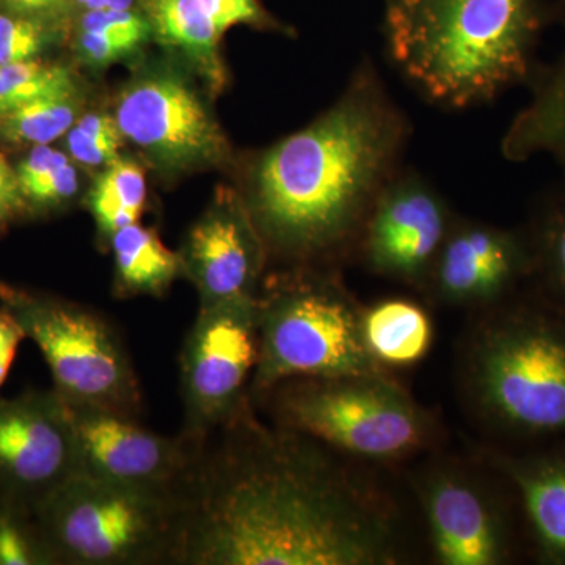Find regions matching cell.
Wrapping results in <instances>:
<instances>
[{
    "mask_svg": "<svg viewBox=\"0 0 565 565\" xmlns=\"http://www.w3.org/2000/svg\"><path fill=\"white\" fill-rule=\"evenodd\" d=\"M139 46V43L126 39V36L99 31H84V29H81L79 39H77V50H79L82 58L96 66L109 65Z\"/></svg>",
    "mask_w": 565,
    "mask_h": 565,
    "instance_id": "1f68e13d",
    "label": "cell"
},
{
    "mask_svg": "<svg viewBox=\"0 0 565 565\" xmlns=\"http://www.w3.org/2000/svg\"><path fill=\"white\" fill-rule=\"evenodd\" d=\"M66 162H70V159L62 151L54 150L47 145H36L17 170L22 195Z\"/></svg>",
    "mask_w": 565,
    "mask_h": 565,
    "instance_id": "d6a6232c",
    "label": "cell"
},
{
    "mask_svg": "<svg viewBox=\"0 0 565 565\" xmlns=\"http://www.w3.org/2000/svg\"><path fill=\"white\" fill-rule=\"evenodd\" d=\"M122 134L115 117L88 114L74 122L66 137L70 154L84 166H103L118 159Z\"/></svg>",
    "mask_w": 565,
    "mask_h": 565,
    "instance_id": "4316f807",
    "label": "cell"
},
{
    "mask_svg": "<svg viewBox=\"0 0 565 565\" xmlns=\"http://www.w3.org/2000/svg\"><path fill=\"white\" fill-rule=\"evenodd\" d=\"M533 273L527 237L487 223L455 221L426 281L449 305L489 303Z\"/></svg>",
    "mask_w": 565,
    "mask_h": 565,
    "instance_id": "9a60e30c",
    "label": "cell"
},
{
    "mask_svg": "<svg viewBox=\"0 0 565 565\" xmlns=\"http://www.w3.org/2000/svg\"><path fill=\"white\" fill-rule=\"evenodd\" d=\"M25 210H28V203L22 195L17 170L11 169L10 163L0 152V233Z\"/></svg>",
    "mask_w": 565,
    "mask_h": 565,
    "instance_id": "836d02e7",
    "label": "cell"
},
{
    "mask_svg": "<svg viewBox=\"0 0 565 565\" xmlns=\"http://www.w3.org/2000/svg\"><path fill=\"white\" fill-rule=\"evenodd\" d=\"M267 393L281 427L362 459H399L433 435L429 415L384 373L294 377Z\"/></svg>",
    "mask_w": 565,
    "mask_h": 565,
    "instance_id": "8992f818",
    "label": "cell"
},
{
    "mask_svg": "<svg viewBox=\"0 0 565 565\" xmlns=\"http://www.w3.org/2000/svg\"><path fill=\"white\" fill-rule=\"evenodd\" d=\"M76 85L41 96L0 117V140L11 145H50L68 134L79 117Z\"/></svg>",
    "mask_w": 565,
    "mask_h": 565,
    "instance_id": "7402d4cb",
    "label": "cell"
},
{
    "mask_svg": "<svg viewBox=\"0 0 565 565\" xmlns=\"http://www.w3.org/2000/svg\"><path fill=\"white\" fill-rule=\"evenodd\" d=\"M203 441L182 494V565H388L401 559L384 501L319 441L253 418Z\"/></svg>",
    "mask_w": 565,
    "mask_h": 565,
    "instance_id": "6da1fadb",
    "label": "cell"
},
{
    "mask_svg": "<svg viewBox=\"0 0 565 565\" xmlns=\"http://www.w3.org/2000/svg\"><path fill=\"white\" fill-rule=\"evenodd\" d=\"M115 120L122 137L163 166L222 161L228 143L191 85L172 73L151 74L122 90Z\"/></svg>",
    "mask_w": 565,
    "mask_h": 565,
    "instance_id": "7c38bea8",
    "label": "cell"
},
{
    "mask_svg": "<svg viewBox=\"0 0 565 565\" xmlns=\"http://www.w3.org/2000/svg\"><path fill=\"white\" fill-rule=\"evenodd\" d=\"M258 359L256 297L199 307L180 353L182 433L206 440L250 405Z\"/></svg>",
    "mask_w": 565,
    "mask_h": 565,
    "instance_id": "9c48e42d",
    "label": "cell"
},
{
    "mask_svg": "<svg viewBox=\"0 0 565 565\" xmlns=\"http://www.w3.org/2000/svg\"><path fill=\"white\" fill-rule=\"evenodd\" d=\"M47 41L46 28L39 18L0 13V66L36 58Z\"/></svg>",
    "mask_w": 565,
    "mask_h": 565,
    "instance_id": "83f0119b",
    "label": "cell"
},
{
    "mask_svg": "<svg viewBox=\"0 0 565 565\" xmlns=\"http://www.w3.org/2000/svg\"><path fill=\"white\" fill-rule=\"evenodd\" d=\"M77 473L68 412L54 390L0 397V493L36 509Z\"/></svg>",
    "mask_w": 565,
    "mask_h": 565,
    "instance_id": "8fae6325",
    "label": "cell"
},
{
    "mask_svg": "<svg viewBox=\"0 0 565 565\" xmlns=\"http://www.w3.org/2000/svg\"><path fill=\"white\" fill-rule=\"evenodd\" d=\"M527 244L533 273L541 274L546 286L565 302V191L546 200Z\"/></svg>",
    "mask_w": 565,
    "mask_h": 565,
    "instance_id": "d4e9b609",
    "label": "cell"
},
{
    "mask_svg": "<svg viewBox=\"0 0 565 565\" xmlns=\"http://www.w3.org/2000/svg\"><path fill=\"white\" fill-rule=\"evenodd\" d=\"M25 338L24 330L10 311L0 307V388L9 377L11 366L17 359L18 349Z\"/></svg>",
    "mask_w": 565,
    "mask_h": 565,
    "instance_id": "e575fe53",
    "label": "cell"
},
{
    "mask_svg": "<svg viewBox=\"0 0 565 565\" xmlns=\"http://www.w3.org/2000/svg\"><path fill=\"white\" fill-rule=\"evenodd\" d=\"M84 31H99L143 43L151 33L147 18L129 10H87L81 20Z\"/></svg>",
    "mask_w": 565,
    "mask_h": 565,
    "instance_id": "f1b7e54d",
    "label": "cell"
},
{
    "mask_svg": "<svg viewBox=\"0 0 565 565\" xmlns=\"http://www.w3.org/2000/svg\"><path fill=\"white\" fill-rule=\"evenodd\" d=\"M259 359L250 394L294 377L382 373L363 337V311L334 278H275L256 296Z\"/></svg>",
    "mask_w": 565,
    "mask_h": 565,
    "instance_id": "277c9868",
    "label": "cell"
},
{
    "mask_svg": "<svg viewBox=\"0 0 565 565\" xmlns=\"http://www.w3.org/2000/svg\"><path fill=\"white\" fill-rule=\"evenodd\" d=\"M114 253L115 296L163 297L182 274L180 253L162 243L154 230L140 223L125 226L110 237Z\"/></svg>",
    "mask_w": 565,
    "mask_h": 565,
    "instance_id": "d6986e66",
    "label": "cell"
},
{
    "mask_svg": "<svg viewBox=\"0 0 565 565\" xmlns=\"http://www.w3.org/2000/svg\"><path fill=\"white\" fill-rule=\"evenodd\" d=\"M79 182H77V172L73 163L66 162L55 169L50 177L44 178L40 184L24 193L28 210L31 206L46 210V207L57 206L76 195Z\"/></svg>",
    "mask_w": 565,
    "mask_h": 565,
    "instance_id": "4dcf8cb0",
    "label": "cell"
},
{
    "mask_svg": "<svg viewBox=\"0 0 565 565\" xmlns=\"http://www.w3.org/2000/svg\"><path fill=\"white\" fill-rule=\"evenodd\" d=\"M215 29L223 35L239 24L267 25L270 20L258 0H200Z\"/></svg>",
    "mask_w": 565,
    "mask_h": 565,
    "instance_id": "f546056e",
    "label": "cell"
},
{
    "mask_svg": "<svg viewBox=\"0 0 565 565\" xmlns=\"http://www.w3.org/2000/svg\"><path fill=\"white\" fill-rule=\"evenodd\" d=\"M468 382L487 418L512 433H565V326L522 310L476 338Z\"/></svg>",
    "mask_w": 565,
    "mask_h": 565,
    "instance_id": "ba28073f",
    "label": "cell"
},
{
    "mask_svg": "<svg viewBox=\"0 0 565 565\" xmlns=\"http://www.w3.org/2000/svg\"><path fill=\"white\" fill-rule=\"evenodd\" d=\"M147 204L143 170L131 161L115 159L90 193V210L99 233L110 241L118 230L139 223Z\"/></svg>",
    "mask_w": 565,
    "mask_h": 565,
    "instance_id": "603a6c76",
    "label": "cell"
},
{
    "mask_svg": "<svg viewBox=\"0 0 565 565\" xmlns=\"http://www.w3.org/2000/svg\"><path fill=\"white\" fill-rule=\"evenodd\" d=\"M145 7L151 32L161 43L184 52L211 85L222 88L226 79L218 54L222 35L203 3L200 0H145Z\"/></svg>",
    "mask_w": 565,
    "mask_h": 565,
    "instance_id": "ffe728a7",
    "label": "cell"
},
{
    "mask_svg": "<svg viewBox=\"0 0 565 565\" xmlns=\"http://www.w3.org/2000/svg\"><path fill=\"white\" fill-rule=\"evenodd\" d=\"M363 337L375 360L407 366L422 360L433 343L429 316L407 300H386L363 311Z\"/></svg>",
    "mask_w": 565,
    "mask_h": 565,
    "instance_id": "44dd1931",
    "label": "cell"
},
{
    "mask_svg": "<svg viewBox=\"0 0 565 565\" xmlns=\"http://www.w3.org/2000/svg\"><path fill=\"white\" fill-rule=\"evenodd\" d=\"M65 405L79 473L148 492L184 494L204 440L184 433L158 434L141 426L136 416L106 408Z\"/></svg>",
    "mask_w": 565,
    "mask_h": 565,
    "instance_id": "30bf717a",
    "label": "cell"
},
{
    "mask_svg": "<svg viewBox=\"0 0 565 565\" xmlns=\"http://www.w3.org/2000/svg\"><path fill=\"white\" fill-rule=\"evenodd\" d=\"M550 21L563 29V44L553 61L534 66L530 96L505 129L501 154L516 163L550 159L565 173V0L550 9Z\"/></svg>",
    "mask_w": 565,
    "mask_h": 565,
    "instance_id": "e0dca14e",
    "label": "cell"
},
{
    "mask_svg": "<svg viewBox=\"0 0 565 565\" xmlns=\"http://www.w3.org/2000/svg\"><path fill=\"white\" fill-rule=\"evenodd\" d=\"M412 125L371 58L338 102L252 167L243 200L267 250L313 262L359 239L385 185L403 169Z\"/></svg>",
    "mask_w": 565,
    "mask_h": 565,
    "instance_id": "7a4b0ae2",
    "label": "cell"
},
{
    "mask_svg": "<svg viewBox=\"0 0 565 565\" xmlns=\"http://www.w3.org/2000/svg\"><path fill=\"white\" fill-rule=\"evenodd\" d=\"M0 84L6 96L7 109H17L41 96L73 87V74L62 65H51L32 58L0 66ZM7 111V114H9Z\"/></svg>",
    "mask_w": 565,
    "mask_h": 565,
    "instance_id": "484cf974",
    "label": "cell"
},
{
    "mask_svg": "<svg viewBox=\"0 0 565 565\" xmlns=\"http://www.w3.org/2000/svg\"><path fill=\"white\" fill-rule=\"evenodd\" d=\"M0 565H57L35 509L0 493Z\"/></svg>",
    "mask_w": 565,
    "mask_h": 565,
    "instance_id": "cb8c5ba5",
    "label": "cell"
},
{
    "mask_svg": "<svg viewBox=\"0 0 565 565\" xmlns=\"http://www.w3.org/2000/svg\"><path fill=\"white\" fill-rule=\"evenodd\" d=\"M452 222L440 192L422 174L401 169L364 222V262L394 280L426 281Z\"/></svg>",
    "mask_w": 565,
    "mask_h": 565,
    "instance_id": "4fadbf2b",
    "label": "cell"
},
{
    "mask_svg": "<svg viewBox=\"0 0 565 565\" xmlns=\"http://www.w3.org/2000/svg\"><path fill=\"white\" fill-rule=\"evenodd\" d=\"M422 501L438 563H503L508 550L503 520L478 482L459 471H435L424 479Z\"/></svg>",
    "mask_w": 565,
    "mask_h": 565,
    "instance_id": "2e32d148",
    "label": "cell"
},
{
    "mask_svg": "<svg viewBox=\"0 0 565 565\" xmlns=\"http://www.w3.org/2000/svg\"><path fill=\"white\" fill-rule=\"evenodd\" d=\"M87 10H129L134 0H76Z\"/></svg>",
    "mask_w": 565,
    "mask_h": 565,
    "instance_id": "8d00e7d4",
    "label": "cell"
},
{
    "mask_svg": "<svg viewBox=\"0 0 565 565\" xmlns=\"http://www.w3.org/2000/svg\"><path fill=\"white\" fill-rule=\"evenodd\" d=\"M542 556L565 564V455L508 465Z\"/></svg>",
    "mask_w": 565,
    "mask_h": 565,
    "instance_id": "ac0fdd59",
    "label": "cell"
},
{
    "mask_svg": "<svg viewBox=\"0 0 565 565\" xmlns=\"http://www.w3.org/2000/svg\"><path fill=\"white\" fill-rule=\"evenodd\" d=\"M0 307L40 349L65 403L136 416L141 386L117 327L98 311L51 294L0 282Z\"/></svg>",
    "mask_w": 565,
    "mask_h": 565,
    "instance_id": "52a82bcc",
    "label": "cell"
},
{
    "mask_svg": "<svg viewBox=\"0 0 565 565\" xmlns=\"http://www.w3.org/2000/svg\"><path fill=\"white\" fill-rule=\"evenodd\" d=\"M57 565L173 564L182 497L77 473L35 509Z\"/></svg>",
    "mask_w": 565,
    "mask_h": 565,
    "instance_id": "5b68a950",
    "label": "cell"
},
{
    "mask_svg": "<svg viewBox=\"0 0 565 565\" xmlns=\"http://www.w3.org/2000/svg\"><path fill=\"white\" fill-rule=\"evenodd\" d=\"M267 248L237 196L225 195L192 226L180 253L200 307L258 296Z\"/></svg>",
    "mask_w": 565,
    "mask_h": 565,
    "instance_id": "5bb4252c",
    "label": "cell"
},
{
    "mask_svg": "<svg viewBox=\"0 0 565 565\" xmlns=\"http://www.w3.org/2000/svg\"><path fill=\"white\" fill-rule=\"evenodd\" d=\"M63 2L65 0H0V6L9 13L41 20V17H46L57 10Z\"/></svg>",
    "mask_w": 565,
    "mask_h": 565,
    "instance_id": "d590c367",
    "label": "cell"
},
{
    "mask_svg": "<svg viewBox=\"0 0 565 565\" xmlns=\"http://www.w3.org/2000/svg\"><path fill=\"white\" fill-rule=\"evenodd\" d=\"M548 22L544 0H386V54L427 103L476 109L526 84Z\"/></svg>",
    "mask_w": 565,
    "mask_h": 565,
    "instance_id": "3957f363",
    "label": "cell"
}]
</instances>
